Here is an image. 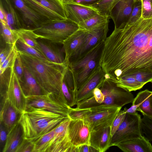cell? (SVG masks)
<instances>
[{"mask_svg": "<svg viewBox=\"0 0 152 152\" xmlns=\"http://www.w3.org/2000/svg\"><path fill=\"white\" fill-rule=\"evenodd\" d=\"M103 95V101L96 107H122L132 103L134 97L131 92L118 86L114 82L104 79L99 88Z\"/></svg>", "mask_w": 152, "mask_h": 152, "instance_id": "8992f818", "label": "cell"}, {"mask_svg": "<svg viewBox=\"0 0 152 152\" xmlns=\"http://www.w3.org/2000/svg\"><path fill=\"white\" fill-rule=\"evenodd\" d=\"M111 138L110 126L93 130L91 132L90 145L98 152H104L110 147Z\"/></svg>", "mask_w": 152, "mask_h": 152, "instance_id": "44dd1931", "label": "cell"}, {"mask_svg": "<svg viewBox=\"0 0 152 152\" xmlns=\"http://www.w3.org/2000/svg\"><path fill=\"white\" fill-rule=\"evenodd\" d=\"M142 7L141 16L144 18L148 17L152 12V0H143Z\"/></svg>", "mask_w": 152, "mask_h": 152, "instance_id": "7bdbcfd3", "label": "cell"}, {"mask_svg": "<svg viewBox=\"0 0 152 152\" xmlns=\"http://www.w3.org/2000/svg\"><path fill=\"white\" fill-rule=\"evenodd\" d=\"M134 0H121L112 10L110 18L113 21L115 28L127 21L132 13Z\"/></svg>", "mask_w": 152, "mask_h": 152, "instance_id": "ffe728a7", "label": "cell"}, {"mask_svg": "<svg viewBox=\"0 0 152 152\" xmlns=\"http://www.w3.org/2000/svg\"><path fill=\"white\" fill-rule=\"evenodd\" d=\"M26 105L40 108L68 117L70 107L62 94L50 93L26 98Z\"/></svg>", "mask_w": 152, "mask_h": 152, "instance_id": "ba28073f", "label": "cell"}, {"mask_svg": "<svg viewBox=\"0 0 152 152\" xmlns=\"http://www.w3.org/2000/svg\"><path fill=\"white\" fill-rule=\"evenodd\" d=\"M91 131L89 124L86 120H71L68 131L69 141L75 148L84 144L90 145Z\"/></svg>", "mask_w": 152, "mask_h": 152, "instance_id": "5bb4252c", "label": "cell"}, {"mask_svg": "<svg viewBox=\"0 0 152 152\" xmlns=\"http://www.w3.org/2000/svg\"><path fill=\"white\" fill-rule=\"evenodd\" d=\"M24 78L20 83L22 91L26 98L45 94L42 88L30 72L23 66Z\"/></svg>", "mask_w": 152, "mask_h": 152, "instance_id": "603a6c76", "label": "cell"}, {"mask_svg": "<svg viewBox=\"0 0 152 152\" xmlns=\"http://www.w3.org/2000/svg\"><path fill=\"white\" fill-rule=\"evenodd\" d=\"M77 152H98L97 150L90 145L84 144L77 147Z\"/></svg>", "mask_w": 152, "mask_h": 152, "instance_id": "bcb514c9", "label": "cell"}, {"mask_svg": "<svg viewBox=\"0 0 152 152\" xmlns=\"http://www.w3.org/2000/svg\"><path fill=\"white\" fill-rule=\"evenodd\" d=\"M37 14L48 22L67 19L64 3L60 0H24Z\"/></svg>", "mask_w": 152, "mask_h": 152, "instance_id": "30bf717a", "label": "cell"}, {"mask_svg": "<svg viewBox=\"0 0 152 152\" xmlns=\"http://www.w3.org/2000/svg\"><path fill=\"white\" fill-rule=\"evenodd\" d=\"M15 61L9 68L10 73L7 80L4 82H1L0 96L6 98L16 107L23 112L26 107V99L15 71Z\"/></svg>", "mask_w": 152, "mask_h": 152, "instance_id": "52a82bcc", "label": "cell"}, {"mask_svg": "<svg viewBox=\"0 0 152 152\" xmlns=\"http://www.w3.org/2000/svg\"><path fill=\"white\" fill-rule=\"evenodd\" d=\"M99 65L105 78L115 83L137 72H152V12L115 28L104 42Z\"/></svg>", "mask_w": 152, "mask_h": 152, "instance_id": "6da1fadb", "label": "cell"}, {"mask_svg": "<svg viewBox=\"0 0 152 152\" xmlns=\"http://www.w3.org/2000/svg\"><path fill=\"white\" fill-rule=\"evenodd\" d=\"M90 108H80L70 107L68 117L71 120L83 119L86 120L91 114Z\"/></svg>", "mask_w": 152, "mask_h": 152, "instance_id": "e575fe53", "label": "cell"}, {"mask_svg": "<svg viewBox=\"0 0 152 152\" xmlns=\"http://www.w3.org/2000/svg\"><path fill=\"white\" fill-rule=\"evenodd\" d=\"M21 22L22 28L34 30L48 21L33 10L24 0H10Z\"/></svg>", "mask_w": 152, "mask_h": 152, "instance_id": "8fae6325", "label": "cell"}, {"mask_svg": "<svg viewBox=\"0 0 152 152\" xmlns=\"http://www.w3.org/2000/svg\"><path fill=\"white\" fill-rule=\"evenodd\" d=\"M61 91L69 106L71 107L76 105L75 94L68 87L64 79L62 85Z\"/></svg>", "mask_w": 152, "mask_h": 152, "instance_id": "d590c367", "label": "cell"}, {"mask_svg": "<svg viewBox=\"0 0 152 152\" xmlns=\"http://www.w3.org/2000/svg\"><path fill=\"white\" fill-rule=\"evenodd\" d=\"M16 30L19 38L42 53L36 35L33 30L22 28Z\"/></svg>", "mask_w": 152, "mask_h": 152, "instance_id": "4dcf8cb0", "label": "cell"}, {"mask_svg": "<svg viewBox=\"0 0 152 152\" xmlns=\"http://www.w3.org/2000/svg\"><path fill=\"white\" fill-rule=\"evenodd\" d=\"M110 18L98 13L80 23L78 24L79 29L88 31L104 23L109 22Z\"/></svg>", "mask_w": 152, "mask_h": 152, "instance_id": "83f0119b", "label": "cell"}, {"mask_svg": "<svg viewBox=\"0 0 152 152\" xmlns=\"http://www.w3.org/2000/svg\"><path fill=\"white\" fill-rule=\"evenodd\" d=\"M86 34V31L79 29L64 41L63 45L65 56V62L67 65L83 45Z\"/></svg>", "mask_w": 152, "mask_h": 152, "instance_id": "d6986e66", "label": "cell"}, {"mask_svg": "<svg viewBox=\"0 0 152 152\" xmlns=\"http://www.w3.org/2000/svg\"><path fill=\"white\" fill-rule=\"evenodd\" d=\"M13 45L6 44L5 47L1 50L0 54V65L4 62L6 58Z\"/></svg>", "mask_w": 152, "mask_h": 152, "instance_id": "f6af8a7d", "label": "cell"}, {"mask_svg": "<svg viewBox=\"0 0 152 152\" xmlns=\"http://www.w3.org/2000/svg\"><path fill=\"white\" fill-rule=\"evenodd\" d=\"M152 91L145 89L138 93L134 98L132 105L137 107V111L140 112L152 119V104L151 96Z\"/></svg>", "mask_w": 152, "mask_h": 152, "instance_id": "cb8c5ba5", "label": "cell"}, {"mask_svg": "<svg viewBox=\"0 0 152 152\" xmlns=\"http://www.w3.org/2000/svg\"><path fill=\"white\" fill-rule=\"evenodd\" d=\"M54 135L53 128L51 130L39 137L32 140L29 139L34 144L33 152H48L53 143Z\"/></svg>", "mask_w": 152, "mask_h": 152, "instance_id": "4316f807", "label": "cell"}, {"mask_svg": "<svg viewBox=\"0 0 152 152\" xmlns=\"http://www.w3.org/2000/svg\"><path fill=\"white\" fill-rule=\"evenodd\" d=\"M141 115L137 112L126 113L123 122L112 137L110 147L127 140L141 137Z\"/></svg>", "mask_w": 152, "mask_h": 152, "instance_id": "9c48e42d", "label": "cell"}, {"mask_svg": "<svg viewBox=\"0 0 152 152\" xmlns=\"http://www.w3.org/2000/svg\"><path fill=\"white\" fill-rule=\"evenodd\" d=\"M109 22L87 31L84 42L76 54L69 60V63L77 60L87 54L101 42L104 41L109 30Z\"/></svg>", "mask_w": 152, "mask_h": 152, "instance_id": "7c38bea8", "label": "cell"}, {"mask_svg": "<svg viewBox=\"0 0 152 152\" xmlns=\"http://www.w3.org/2000/svg\"><path fill=\"white\" fill-rule=\"evenodd\" d=\"M63 3L70 2L72 1V0H60Z\"/></svg>", "mask_w": 152, "mask_h": 152, "instance_id": "681fc988", "label": "cell"}, {"mask_svg": "<svg viewBox=\"0 0 152 152\" xmlns=\"http://www.w3.org/2000/svg\"><path fill=\"white\" fill-rule=\"evenodd\" d=\"M104 42L99 44L84 56L70 62L68 64V69L74 82L76 93L99 66Z\"/></svg>", "mask_w": 152, "mask_h": 152, "instance_id": "277c9868", "label": "cell"}, {"mask_svg": "<svg viewBox=\"0 0 152 152\" xmlns=\"http://www.w3.org/2000/svg\"><path fill=\"white\" fill-rule=\"evenodd\" d=\"M64 4L67 19L77 24L98 13L90 6L72 2Z\"/></svg>", "mask_w": 152, "mask_h": 152, "instance_id": "e0dca14e", "label": "cell"}, {"mask_svg": "<svg viewBox=\"0 0 152 152\" xmlns=\"http://www.w3.org/2000/svg\"><path fill=\"white\" fill-rule=\"evenodd\" d=\"M115 84L118 86L129 92L140 89L144 86L131 75L122 77Z\"/></svg>", "mask_w": 152, "mask_h": 152, "instance_id": "f546056e", "label": "cell"}, {"mask_svg": "<svg viewBox=\"0 0 152 152\" xmlns=\"http://www.w3.org/2000/svg\"><path fill=\"white\" fill-rule=\"evenodd\" d=\"M24 138L23 129L18 122L8 132L2 152H16Z\"/></svg>", "mask_w": 152, "mask_h": 152, "instance_id": "d4e9b609", "label": "cell"}, {"mask_svg": "<svg viewBox=\"0 0 152 152\" xmlns=\"http://www.w3.org/2000/svg\"><path fill=\"white\" fill-rule=\"evenodd\" d=\"M78 29V24L66 19L47 22L33 30L37 39H44L63 44L67 38Z\"/></svg>", "mask_w": 152, "mask_h": 152, "instance_id": "5b68a950", "label": "cell"}, {"mask_svg": "<svg viewBox=\"0 0 152 152\" xmlns=\"http://www.w3.org/2000/svg\"><path fill=\"white\" fill-rule=\"evenodd\" d=\"M100 0H72L71 2L90 6Z\"/></svg>", "mask_w": 152, "mask_h": 152, "instance_id": "7dc6e473", "label": "cell"}, {"mask_svg": "<svg viewBox=\"0 0 152 152\" xmlns=\"http://www.w3.org/2000/svg\"><path fill=\"white\" fill-rule=\"evenodd\" d=\"M116 146L124 152H152V145L143 135L138 138L121 142Z\"/></svg>", "mask_w": 152, "mask_h": 152, "instance_id": "7402d4cb", "label": "cell"}, {"mask_svg": "<svg viewBox=\"0 0 152 152\" xmlns=\"http://www.w3.org/2000/svg\"><path fill=\"white\" fill-rule=\"evenodd\" d=\"M18 53L23 66L34 77L45 94H62V85L68 67L66 63H57Z\"/></svg>", "mask_w": 152, "mask_h": 152, "instance_id": "7a4b0ae2", "label": "cell"}, {"mask_svg": "<svg viewBox=\"0 0 152 152\" xmlns=\"http://www.w3.org/2000/svg\"><path fill=\"white\" fill-rule=\"evenodd\" d=\"M121 0H100L90 7L95 10L98 13L110 18L111 11Z\"/></svg>", "mask_w": 152, "mask_h": 152, "instance_id": "f1b7e54d", "label": "cell"}, {"mask_svg": "<svg viewBox=\"0 0 152 152\" xmlns=\"http://www.w3.org/2000/svg\"><path fill=\"white\" fill-rule=\"evenodd\" d=\"M37 41L42 53L49 61L59 64L65 62V53L63 44L38 38Z\"/></svg>", "mask_w": 152, "mask_h": 152, "instance_id": "2e32d148", "label": "cell"}, {"mask_svg": "<svg viewBox=\"0 0 152 152\" xmlns=\"http://www.w3.org/2000/svg\"><path fill=\"white\" fill-rule=\"evenodd\" d=\"M131 75L144 85L151 82L152 83V72H141L133 74Z\"/></svg>", "mask_w": 152, "mask_h": 152, "instance_id": "ab89813d", "label": "cell"}, {"mask_svg": "<svg viewBox=\"0 0 152 152\" xmlns=\"http://www.w3.org/2000/svg\"><path fill=\"white\" fill-rule=\"evenodd\" d=\"M67 118L42 108L26 105L19 123L24 137L32 140L48 132Z\"/></svg>", "mask_w": 152, "mask_h": 152, "instance_id": "3957f363", "label": "cell"}, {"mask_svg": "<svg viewBox=\"0 0 152 152\" xmlns=\"http://www.w3.org/2000/svg\"><path fill=\"white\" fill-rule=\"evenodd\" d=\"M15 45L18 52L24 53L39 59L48 60L42 53L26 43L20 38L17 41Z\"/></svg>", "mask_w": 152, "mask_h": 152, "instance_id": "1f68e13d", "label": "cell"}, {"mask_svg": "<svg viewBox=\"0 0 152 152\" xmlns=\"http://www.w3.org/2000/svg\"><path fill=\"white\" fill-rule=\"evenodd\" d=\"M0 121L8 132L19 122L23 112L6 99L0 105Z\"/></svg>", "mask_w": 152, "mask_h": 152, "instance_id": "ac0fdd59", "label": "cell"}, {"mask_svg": "<svg viewBox=\"0 0 152 152\" xmlns=\"http://www.w3.org/2000/svg\"><path fill=\"white\" fill-rule=\"evenodd\" d=\"M104 79L103 72L99 66L88 81L77 92L75 95L77 104L92 97L94 89L100 87Z\"/></svg>", "mask_w": 152, "mask_h": 152, "instance_id": "9a60e30c", "label": "cell"}, {"mask_svg": "<svg viewBox=\"0 0 152 152\" xmlns=\"http://www.w3.org/2000/svg\"><path fill=\"white\" fill-rule=\"evenodd\" d=\"M15 71L20 83L23 82L24 78V70L23 64L19 54L16 59Z\"/></svg>", "mask_w": 152, "mask_h": 152, "instance_id": "b9f144b4", "label": "cell"}, {"mask_svg": "<svg viewBox=\"0 0 152 152\" xmlns=\"http://www.w3.org/2000/svg\"><path fill=\"white\" fill-rule=\"evenodd\" d=\"M0 22L4 24H7L6 15L4 10L1 7H0Z\"/></svg>", "mask_w": 152, "mask_h": 152, "instance_id": "c3c4849f", "label": "cell"}, {"mask_svg": "<svg viewBox=\"0 0 152 152\" xmlns=\"http://www.w3.org/2000/svg\"><path fill=\"white\" fill-rule=\"evenodd\" d=\"M126 113L124 109L123 110H121L118 113L111 126V134L112 137L123 122Z\"/></svg>", "mask_w": 152, "mask_h": 152, "instance_id": "f35d334b", "label": "cell"}, {"mask_svg": "<svg viewBox=\"0 0 152 152\" xmlns=\"http://www.w3.org/2000/svg\"><path fill=\"white\" fill-rule=\"evenodd\" d=\"M18 54V52L15 44L12 47L4 61L0 65V75L3 74L7 69L11 67L12 63L15 61Z\"/></svg>", "mask_w": 152, "mask_h": 152, "instance_id": "836d02e7", "label": "cell"}, {"mask_svg": "<svg viewBox=\"0 0 152 152\" xmlns=\"http://www.w3.org/2000/svg\"><path fill=\"white\" fill-rule=\"evenodd\" d=\"M0 32L1 36L6 44L13 45L19 38L16 30L12 29L7 24L1 22Z\"/></svg>", "mask_w": 152, "mask_h": 152, "instance_id": "d6a6232c", "label": "cell"}, {"mask_svg": "<svg viewBox=\"0 0 152 152\" xmlns=\"http://www.w3.org/2000/svg\"><path fill=\"white\" fill-rule=\"evenodd\" d=\"M0 7L6 15L7 24L12 30L22 28L20 19L10 0H0Z\"/></svg>", "mask_w": 152, "mask_h": 152, "instance_id": "484cf974", "label": "cell"}, {"mask_svg": "<svg viewBox=\"0 0 152 152\" xmlns=\"http://www.w3.org/2000/svg\"><path fill=\"white\" fill-rule=\"evenodd\" d=\"M121 107H109L90 108L91 112L86 120L89 124L91 131L111 126Z\"/></svg>", "mask_w": 152, "mask_h": 152, "instance_id": "4fadbf2b", "label": "cell"}, {"mask_svg": "<svg viewBox=\"0 0 152 152\" xmlns=\"http://www.w3.org/2000/svg\"><path fill=\"white\" fill-rule=\"evenodd\" d=\"M34 144L31 140L24 138L17 148L16 152H33Z\"/></svg>", "mask_w": 152, "mask_h": 152, "instance_id": "60d3db41", "label": "cell"}, {"mask_svg": "<svg viewBox=\"0 0 152 152\" xmlns=\"http://www.w3.org/2000/svg\"><path fill=\"white\" fill-rule=\"evenodd\" d=\"M151 99H152V94L151 95Z\"/></svg>", "mask_w": 152, "mask_h": 152, "instance_id": "816d5d0a", "label": "cell"}, {"mask_svg": "<svg viewBox=\"0 0 152 152\" xmlns=\"http://www.w3.org/2000/svg\"><path fill=\"white\" fill-rule=\"evenodd\" d=\"M141 120V132L142 135L150 141H152V119L143 115Z\"/></svg>", "mask_w": 152, "mask_h": 152, "instance_id": "8d00e7d4", "label": "cell"}, {"mask_svg": "<svg viewBox=\"0 0 152 152\" xmlns=\"http://www.w3.org/2000/svg\"><path fill=\"white\" fill-rule=\"evenodd\" d=\"M142 7L140 0H134L133 9L127 22H132L138 20L141 16Z\"/></svg>", "mask_w": 152, "mask_h": 152, "instance_id": "74e56055", "label": "cell"}, {"mask_svg": "<svg viewBox=\"0 0 152 152\" xmlns=\"http://www.w3.org/2000/svg\"><path fill=\"white\" fill-rule=\"evenodd\" d=\"M141 3L142 5V4L143 0H140Z\"/></svg>", "mask_w": 152, "mask_h": 152, "instance_id": "f907efd6", "label": "cell"}, {"mask_svg": "<svg viewBox=\"0 0 152 152\" xmlns=\"http://www.w3.org/2000/svg\"><path fill=\"white\" fill-rule=\"evenodd\" d=\"M0 129V150L2 152L7 141L8 132L1 123Z\"/></svg>", "mask_w": 152, "mask_h": 152, "instance_id": "ee69618b", "label": "cell"}]
</instances>
